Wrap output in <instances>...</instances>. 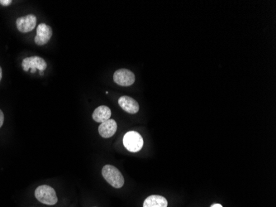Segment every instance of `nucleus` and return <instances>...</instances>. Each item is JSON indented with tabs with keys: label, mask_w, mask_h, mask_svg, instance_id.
<instances>
[{
	"label": "nucleus",
	"mask_w": 276,
	"mask_h": 207,
	"mask_svg": "<svg viewBox=\"0 0 276 207\" xmlns=\"http://www.w3.org/2000/svg\"><path fill=\"white\" fill-rule=\"evenodd\" d=\"M22 66L25 72H27L31 69V73L36 72V70H39L42 72L47 68L46 60L40 56L26 58L22 60Z\"/></svg>",
	"instance_id": "obj_4"
},
{
	"label": "nucleus",
	"mask_w": 276,
	"mask_h": 207,
	"mask_svg": "<svg viewBox=\"0 0 276 207\" xmlns=\"http://www.w3.org/2000/svg\"><path fill=\"white\" fill-rule=\"evenodd\" d=\"M118 104L123 110L129 114H137L139 111V104L132 97L122 96L118 100Z\"/></svg>",
	"instance_id": "obj_9"
},
{
	"label": "nucleus",
	"mask_w": 276,
	"mask_h": 207,
	"mask_svg": "<svg viewBox=\"0 0 276 207\" xmlns=\"http://www.w3.org/2000/svg\"><path fill=\"white\" fill-rule=\"evenodd\" d=\"M36 24V18L35 15L29 14L23 17L18 18L16 21V25L18 31L21 32H29L32 31Z\"/></svg>",
	"instance_id": "obj_7"
},
{
	"label": "nucleus",
	"mask_w": 276,
	"mask_h": 207,
	"mask_svg": "<svg viewBox=\"0 0 276 207\" xmlns=\"http://www.w3.org/2000/svg\"><path fill=\"white\" fill-rule=\"evenodd\" d=\"M12 4L11 0H0V4L2 6H8Z\"/></svg>",
	"instance_id": "obj_12"
},
{
	"label": "nucleus",
	"mask_w": 276,
	"mask_h": 207,
	"mask_svg": "<svg viewBox=\"0 0 276 207\" xmlns=\"http://www.w3.org/2000/svg\"><path fill=\"white\" fill-rule=\"evenodd\" d=\"M117 128H118V124L116 123V121L113 120H108L105 122L101 123L99 127V134L104 138L113 137V135L115 134Z\"/></svg>",
	"instance_id": "obj_8"
},
{
	"label": "nucleus",
	"mask_w": 276,
	"mask_h": 207,
	"mask_svg": "<svg viewBox=\"0 0 276 207\" xmlns=\"http://www.w3.org/2000/svg\"><path fill=\"white\" fill-rule=\"evenodd\" d=\"M113 80L121 86H130L135 82V75L127 69H119L114 73Z\"/></svg>",
	"instance_id": "obj_5"
},
{
	"label": "nucleus",
	"mask_w": 276,
	"mask_h": 207,
	"mask_svg": "<svg viewBox=\"0 0 276 207\" xmlns=\"http://www.w3.org/2000/svg\"><path fill=\"white\" fill-rule=\"evenodd\" d=\"M52 36V29L46 24H41L36 29L35 42L38 46H43L47 44Z\"/></svg>",
	"instance_id": "obj_6"
},
{
	"label": "nucleus",
	"mask_w": 276,
	"mask_h": 207,
	"mask_svg": "<svg viewBox=\"0 0 276 207\" xmlns=\"http://www.w3.org/2000/svg\"><path fill=\"white\" fill-rule=\"evenodd\" d=\"M168 202L162 196H150L145 200L143 207H167Z\"/></svg>",
	"instance_id": "obj_11"
},
{
	"label": "nucleus",
	"mask_w": 276,
	"mask_h": 207,
	"mask_svg": "<svg viewBox=\"0 0 276 207\" xmlns=\"http://www.w3.org/2000/svg\"><path fill=\"white\" fill-rule=\"evenodd\" d=\"M143 138L136 131H129L123 137V145L129 152H139L143 147Z\"/></svg>",
	"instance_id": "obj_3"
},
{
	"label": "nucleus",
	"mask_w": 276,
	"mask_h": 207,
	"mask_svg": "<svg viewBox=\"0 0 276 207\" xmlns=\"http://www.w3.org/2000/svg\"><path fill=\"white\" fill-rule=\"evenodd\" d=\"M35 196L40 202L53 206L57 203L58 198L55 190L47 185L40 186L35 190Z\"/></svg>",
	"instance_id": "obj_2"
},
{
	"label": "nucleus",
	"mask_w": 276,
	"mask_h": 207,
	"mask_svg": "<svg viewBox=\"0 0 276 207\" xmlns=\"http://www.w3.org/2000/svg\"><path fill=\"white\" fill-rule=\"evenodd\" d=\"M3 121H4V116H3L2 111L0 110V128H1L2 124H3Z\"/></svg>",
	"instance_id": "obj_13"
},
{
	"label": "nucleus",
	"mask_w": 276,
	"mask_h": 207,
	"mask_svg": "<svg viewBox=\"0 0 276 207\" xmlns=\"http://www.w3.org/2000/svg\"><path fill=\"white\" fill-rule=\"evenodd\" d=\"M111 116H112V112L110 108H108V106H101L95 108L92 117L95 122L103 123L110 120Z\"/></svg>",
	"instance_id": "obj_10"
},
{
	"label": "nucleus",
	"mask_w": 276,
	"mask_h": 207,
	"mask_svg": "<svg viewBox=\"0 0 276 207\" xmlns=\"http://www.w3.org/2000/svg\"><path fill=\"white\" fill-rule=\"evenodd\" d=\"M1 79H2V68H0V82Z\"/></svg>",
	"instance_id": "obj_15"
},
{
	"label": "nucleus",
	"mask_w": 276,
	"mask_h": 207,
	"mask_svg": "<svg viewBox=\"0 0 276 207\" xmlns=\"http://www.w3.org/2000/svg\"><path fill=\"white\" fill-rule=\"evenodd\" d=\"M211 207H223V206L221 204H214Z\"/></svg>",
	"instance_id": "obj_14"
},
{
	"label": "nucleus",
	"mask_w": 276,
	"mask_h": 207,
	"mask_svg": "<svg viewBox=\"0 0 276 207\" xmlns=\"http://www.w3.org/2000/svg\"><path fill=\"white\" fill-rule=\"evenodd\" d=\"M102 175L106 182L113 188H121L124 185V178L120 171L112 165H105L102 170Z\"/></svg>",
	"instance_id": "obj_1"
}]
</instances>
